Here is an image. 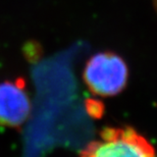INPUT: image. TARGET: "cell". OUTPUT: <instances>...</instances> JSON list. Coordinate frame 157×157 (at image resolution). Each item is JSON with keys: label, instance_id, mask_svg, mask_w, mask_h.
I'll list each match as a JSON object with an SVG mask.
<instances>
[{"label": "cell", "instance_id": "6da1fadb", "mask_svg": "<svg viewBox=\"0 0 157 157\" xmlns=\"http://www.w3.org/2000/svg\"><path fill=\"white\" fill-rule=\"evenodd\" d=\"M78 157H156L153 145L131 127L105 128Z\"/></svg>", "mask_w": 157, "mask_h": 157}, {"label": "cell", "instance_id": "7a4b0ae2", "mask_svg": "<svg viewBox=\"0 0 157 157\" xmlns=\"http://www.w3.org/2000/svg\"><path fill=\"white\" fill-rule=\"evenodd\" d=\"M128 71L121 56L101 52L92 56L85 67L83 78L88 89L99 96H114L124 89Z\"/></svg>", "mask_w": 157, "mask_h": 157}, {"label": "cell", "instance_id": "3957f363", "mask_svg": "<svg viewBox=\"0 0 157 157\" xmlns=\"http://www.w3.org/2000/svg\"><path fill=\"white\" fill-rule=\"evenodd\" d=\"M32 102L23 78L0 83V125L21 127L30 117Z\"/></svg>", "mask_w": 157, "mask_h": 157}, {"label": "cell", "instance_id": "277c9868", "mask_svg": "<svg viewBox=\"0 0 157 157\" xmlns=\"http://www.w3.org/2000/svg\"><path fill=\"white\" fill-rule=\"evenodd\" d=\"M153 1H154V7H155L156 11H157V0H153Z\"/></svg>", "mask_w": 157, "mask_h": 157}]
</instances>
